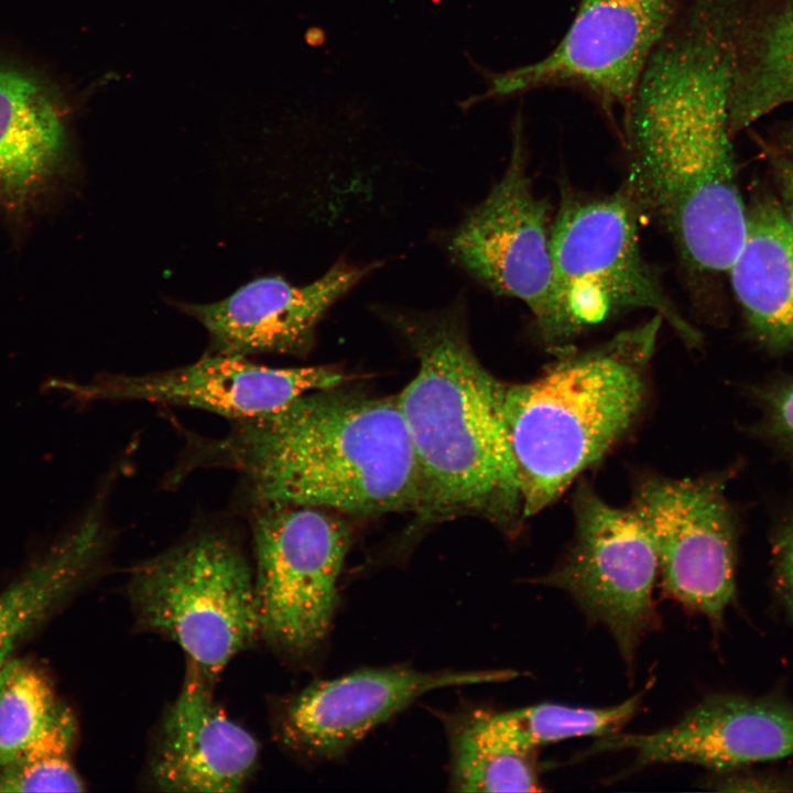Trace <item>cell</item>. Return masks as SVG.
<instances>
[{
    "mask_svg": "<svg viewBox=\"0 0 793 793\" xmlns=\"http://www.w3.org/2000/svg\"><path fill=\"white\" fill-rule=\"evenodd\" d=\"M343 385L233 422L227 435L206 442L198 458L236 470L256 506L417 513L421 474L397 397Z\"/></svg>",
    "mask_w": 793,
    "mask_h": 793,
    "instance_id": "cell-1",
    "label": "cell"
},
{
    "mask_svg": "<svg viewBox=\"0 0 793 793\" xmlns=\"http://www.w3.org/2000/svg\"><path fill=\"white\" fill-rule=\"evenodd\" d=\"M390 317L419 360L397 400L421 474L420 522L472 515L513 534L524 517L502 413L506 382L476 357L458 304Z\"/></svg>",
    "mask_w": 793,
    "mask_h": 793,
    "instance_id": "cell-2",
    "label": "cell"
},
{
    "mask_svg": "<svg viewBox=\"0 0 793 793\" xmlns=\"http://www.w3.org/2000/svg\"><path fill=\"white\" fill-rule=\"evenodd\" d=\"M663 322L654 314L604 344L556 357L533 380L504 383L502 413L524 519L558 499L637 422Z\"/></svg>",
    "mask_w": 793,
    "mask_h": 793,
    "instance_id": "cell-3",
    "label": "cell"
},
{
    "mask_svg": "<svg viewBox=\"0 0 793 793\" xmlns=\"http://www.w3.org/2000/svg\"><path fill=\"white\" fill-rule=\"evenodd\" d=\"M127 590L140 627L176 642L210 682L260 637L254 572L227 531L199 530L143 561Z\"/></svg>",
    "mask_w": 793,
    "mask_h": 793,
    "instance_id": "cell-4",
    "label": "cell"
},
{
    "mask_svg": "<svg viewBox=\"0 0 793 793\" xmlns=\"http://www.w3.org/2000/svg\"><path fill=\"white\" fill-rule=\"evenodd\" d=\"M639 208L626 188L598 197L565 196L551 222L557 293L574 340L627 309H651L687 344L699 333L683 317L645 260Z\"/></svg>",
    "mask_w": 793,
    "mask_h": 793,
    "instance_id": "cell-5",
    "label": "cell"
},
{
    "mask_svg": "<svg viewBox=\"0 0 793 793\" xmlns=\"http://www.w3.org/2000/svg\"><path fill=\"white\" fill-rule=\"evenodd\" d=\"M683 0H579L558 43L537 61L492 72L466 58L486 84L482 94L457 102L467 112L487 100L569 88L588 97L608 119L622 118L655 47Z\"/></svg>",
    "mask_w": 793,
    "mask_h": 793,
    "instance_id": "cell-6",
    "label": "cell"
},
{
    "mask_svg": "<svg viewBox=\"0 0 793 793\" xmlns=\"http://www.w3.org/2000/svg\"><path fill=\"white\" fill-rule=\"evenodd\" d=\"M522 117L512 127V150L502 177L453 230L447 249L475 280L496 294L521 301L556 356L574 350L550 249L547 203L526 171Z\"/></svg>",
    "mask_w": 793,
    "mask_h": 793,
    "instance_id": "cell-7",
    "label": "cell"
},
{
    "mask_svg": "<svg viewBox=\"0 0 793 793\" xmlns=\"http://www.w3.org/2000/svg\"><path fill=\"white\" fill-rule=\"evenodd\" d=\"M251 532L260 638L289 658H308L332 628L350 530L329 510L256 506Z\"/></svg>",
    "mask_w": 793,
    "mask_h": 793,
    "instance_id": "cell-8",
    "label": "cell"
},
{
    "mask_svg": "<svg viewBox=\"0 0 793 793\" xmlns=\"http://www.w3.org/2000/svg\"><path fill=\"white\" fill-rule=\"evenodd\" d=\"M575 537L562 562L536 579L566 593L612 636L631 665L643 637L660 624L653 599L659 577L653 539L631 508L605 501L589 485L574 495Z\"/></svg>",
    "mask_w": 793,
    "mask_h": 793,
    "instance_id": "cell-9",
    "label": "cell"
},
{
    "mask_svg": "<svg viewBox=\"0 0 793 793\" xmlns=\"http://www.w3.org/2000/svg\"><path fill=\"white\" fill-rule=\"evenodd\" d=\"M724 487L713 476H643L630 506L653 539L663 593L714 627L736 594V533Z\"/></svg>",
    "mask_w": 793,
    "mask_h": 793,
    "instance_id": "cell-10",
    "label": "cell"
},
{
    "mask_svg": "<svg viewBox=\"0 0 793 793\" xmlns=\"http://www.w3.org/2000/svg\"><path fill=\"white\" fill-rule=\"evenodd\" d=\"M347 376L329 366L278 368L247 356H206L189 365L145 374H113L87 383L61 382L82 399L142 401L188 406L248 421L275 412L298 397L341 385Z\"/></svg>",
    "mask_w": 793,
    "mask_h": 793,
    "instance_id": "cell-11",
    "label": "cell"
},
{
    "mask_svg": "<svg viewBox=\"0 0 793 793\" xmlns=\"http://www.w3.org/2000/svg\"><path fill=\"white\" fill-rule=\"evenodd\" d=\"M518 675L511 670L423 672L404 666L355 671L316 682L293 696L281 714V735L292 749L332 758L425 693Z\"/></svg>",
    "mask_w": 793,
    "mask_h": 793,
    "instance_id": "cell-12",
    "label": "cell"
},
{
    "mask_svg": "<svg viewBox=\"0 0 793 793\" xmlns=\"http://www.w3.org/2000/svg\"><path fill=\"white\" fill-rule=\"evenodd\" d=\"M628 750L638 767L691 763L718 772L793 756V706L774 697L714 694L674 725L599 738L587 754Z\"/></svg>",
    "mask_w": 793,
    "mask_h": 793,
    "instance_id": "cell-13",
    "label": "cell"
},
{
    "mask_svg": "<svg viewBox=\"0 0 793 793\" xmlns=\"http://www.w3.org/2000/svg\"><path fill=\"white\" fill-rule=\"evenodd\" d=\"M371 269L341 262L300 286L281 276L259 278L220 301L185 311L205 327L217 352L301 356L326 311Z\"/></svg>",
    "mask_w": 793,
    "mask_h": 793,
    "instance_id": "cell-14",
    "label": "cell"
},
{
    "mask_svg": "<svg viewBox=\"0 0 793 793\" xmlns=\"http://www.w3.org/2000/svg\"><path fill=\"white\" fill-rule=\"evenodd\" d=\"M211 683L188 666L161 720L149 763L160 791L237 792L256 770L257 740L214 702Z\"/></svg>",
    "mask_w": 793,
    "mask_h": 793,
    "instance_id": "cell-15",
    "label": "cell"
},
{
    "mask_svg": "<svg viewBox=\"0 0 793 793\" xmlns=\"http://www.w3.org/2000/svg\"><path fill=\"white\" fill-rule=\"evenodd\" d=\"M67 152L64 116L35 75L0 65V211L28 215L61 175Z\"/></svg>",
    "mask_w": 793,
    "mask_h": 793,
    "instance_id": "cell-16",
    "label": "cell"
},
{
    "mask_svg": "<svg viewBox=\"0 0 793 793\" xmlns=\"http://www.w3.org/2000/svg\"><path fill=\"white\" fill-rule=\"evenodd\" d=\"M728 272L757 340L793 350V230L776 197L758 196L747 209L746 239Z\"/></svg>",
    "mask_w": 793,
    "mask_h": 793,
    "instance_id": "cell-17",
    "label": "cell"
},
{
    "mask_svg": "<svg viewBox=\"0 0 793 793\" xmlns=\"http://www.w3.org/2000/svg\"><path fill=\"white\" fill-rule=\"evenodd\" d=\"M108 536L97 503L0 594V667L18 643L95 573Z\"/></svg>",
    "mask_w": 793,
    "mask_h": 793,
    "instance_id": "cell-18",
    "label": "cell"
},
{
    "mask_svg": "<svg viewBox=\"0 0 793 793\" xmlns=\"http://www.w3.org/2000/svg\"><path fill=\"white\" fill-rule=\"evenodd\" d=\"M791 102L793 0L764 10L746 34L730 98L731 133Z\"/></svg>",
    "mask_w": 793,
    "mask_h": 793,
    "instance_id": "cell-19",
    "label": "cell"
},
{
    "mask_svg": "<svg viewBox=\"0 0 793 793\" xmlns=\"http://www.w3.org/2000/svg\"><path fill=\"white\" fill-rule=\"evenodd\" d=\"M452 784L461 792L541 791L534 752L520 750L488 726L485 710L467 714L452 735Z\"/></svg>",
    "mask_w": 793,
    "mask_h": 793,
    "instance_id": "cell-20",
    "label": "cell"
},
{
    "mask_svg": "<svg viewBox=\"0 0 793 793\" xmlns=\"http://www.w3.org/2000/svg\"><path fill=\"white\" fill-rule=\"evenodd\" d=\"M645 692L608 707H575L542 703L501 713L485 711L491 730L509 745L528 752L576 737L619 732L639 711Z\"/></svg>",
    "mask_w": 793,
    "mask_h": 793,
    "instance_id": "cell-21",
    "label": "cell"
},
{
    "mask_svg": "<svg viewBox=\"0 0 793 793\" xmlns=\"http://www.w3.org/2000/svg\"><path fill=\"white\" fill-rule=\"evenodd\" d=\"M76 723L69 708L59 704L42 730L0 768V792H80L72 751Z\"/></svg>",
    "mask_w": 793,
    "mask_h": 793,
    "instance_id": "cell-22",
    "label": "cell"
},
{
    "mask_svg": "<svg viewBox=\"0 0 793 793\" xmlns=\"http://www.w3.org/2000/svg\"><path fill=\"white\" fill-rule=\"evenodd\" d=\"M58 705L34 664L10 659L0 667V768L42 730Z\"/></svg>",
    "mask_w": 793,
    "mask_h": 793,
    "instance_id": "cell-23",
    "label": "cell"
},
{
    "mask_svg": "<svg viewBox=\"0 0 793 793\" xmlns=\"http://www.w3.org/2000/svg\"><path fill=\"white\" fill-rule=\"evenodd\" d=\"M764 400L773 432L793 448V380L779 384Z\"/></svg>",
    "mask_w": 793,
    "mask_h": 793,
    "instance_id": "cell-24",
    "label": "cell"
},
{
    "mask_svg": "<svg viewBox=\"0 0 793 793\" xmlns=\"http://www.w3.org/2000/svg\"><path fill=\"white\" fill-rule=\"evenodd\" d=\"M775 580L779 597L793 621V521L776 544Z\"/></svg>",
    "mask_w": 793,
    "mask_h": 793,
    "instance_id": "cell-25",
    "label": "cell"
},
{
    "mask_svg": "<svg viewBox=\"0 0 793 793\" xmlns=\"http://www.w3.org/2000/svg\"><path fill=\"white\" fill-rule=\"evenodd\" d=\"M769 160L778 191V203L793 230V159L775 151L769 154Z\"/></svg>",
    "mask_w": 793,
    "mask_h": 793,
    "instance_id": "cell-26",
    "label": "cell"
},
{
    "mask_svg": "<svg viewBox=\"0 0 793 793\" xmlns=\"http://www.w3.org/2000/svg\"><path fill=\"white\" fill-rule=\"evenodd\" d=\"M782 142L784 148L793 154V124L783 132Z\"/></svg>",
    "mask_w": 793,
    "mask_h": 793,
    "instance_id": "cell-27",
    "label": "cell"
}]
</instances>
